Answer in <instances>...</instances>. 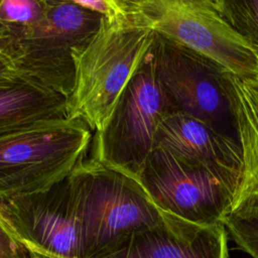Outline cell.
<instances>
[{"label":"cell","mask_w":258,"mask_h":258,"mask_svg":"<svg viewBox=\"0 0 258 258\" xmlns=\"http://www.w3.org/2000/svg\"><path fill=\"white\" fill-rule=\"evenodd\" d=\"M175 110L158 80L151 45L106 123L96 131L92 158L138 179L155 148L161 121Z\"/></svg>","instance_id":"4"},{"label":"cell","mask_w":258,"mask_h":258,"mask_svg":"<svg viewBox=\"0 0 258 258\" xmlns=\"http://www.w3.org/2000/svg\"><path fill=\"white\" fill-rule=\"evenodd\" d=\"M43 17L20 30L0 29L20 74L63 96L75 80L73 51L96 34L105 16L82 6L47 1Z\"/></svg>","instance_id":"5"},{"label":"cell","mask_w":258,"mask_h":258,"mask_svg":"<svg viewBox=\"0 0 258 258\" xmlns=\"http://www.w3.org/2000/svg\"><path fill=\"white\" fill-rule=\"evenodd\" d=\"M198 2L207 4L211 7H213L215 10H217L219 13H221V9H222V3L223 0H196Z\"/></svg>","instance_id":"20"},{"label":"cell","mask_w":258,"mask_h":258,"mask_svg":"<svg viewBox=\"0 0 258 258\" xmlns=\"http://www.w3.org/2000/svg\"><path fill=\"white\" fill-rule=\"evenodd\" d=\"M226 86L242 151L241 177L230 212L258 209V78L228 72Z\"/></svg>","instance_id":"12"},{"label":"cell","mask_w":258,"mask_h":258,"mask_svg":"<svg viewBox=\"0 0 258 258\" xmlns=\"http://www.w3.org/2000/svg\"><path fill=\"white\" fill-rule=\"evenodd\" d=\"M156 34L240 78H258V51L213 7L196 0H139L127 6Z\"/></svg>","instance_id":"6"},{"label":"cell","mask_w":258,"mask_h":258,"mask_svg":"<svg viewBox=\"0 0 258 258\" xmlns=\"http://www.w3.org/2000/svg\"><path fill=\"white\" fill-rule=\"evenodd\" d=\"M66 101L25 77L0 82V134L37 121L67 117Z\"/></svg>","instance_id":"13"},{"label":"cell","mask_w":258,"mask_h":258,"mask_svg":"<svg viewBox=\"0 0 258 258\" xmlns=\"http://www.w3.org/2000/svg\"><path fill=\"white\" fill-rule=\"evenodd\" d=\"M72 3L98 12L110 20L120 19L128 14V8L119 0H44Z\"/></svg>","instance_id":"17"},{"label":"cell","mask_w":258,"mask_h":258,"mask_svg":"<svg viewBox=\"0 0 258 258\" xmlns=\"http://www.w3.org/2000/svg\"><path fill=\"white\" fill-rule=\"evenodd\" d=\"M221 14L258 51V0H223Z\"/></svg>","instance_id":"15"},{"label":"cell","mask_w":258,"mask_h":258,"mask_svg":"<svg viewBox=\"0 0 258 258\" xmlns=\"http://www.w3.org/2000/svg\"><path fill=\"white\" fill-rule=\"evenodd\" d=\"M81 226V258H100L162 220L138 179L94 158L71 173Z\"/></svg>","instance_id":"2"},{"label":"cell","mask_w":258,"mask_h":258,"mask_svg":"<svg viewBox=\"0 0 258 258\" xmlns=\"http://www.w3.org/2000/svg\"><path fill=\"white\" fill-rule=\"evenodd\" d=\"M119 1L127 7V6H129V5H131V4H134V3L138 2L139 0H119Z\"/></svg>","instance_id":"21"},{"label":"cell","mask_w":258,"mask_h":258,"mask_svg":"<svg viewBox=\"0 0 258 258\" xmlns=\"http://www.w3.org/2000/svg\"><path fill=\"white\" fill-rule=\"evenodd\" d=\"M222 223L240 250L258 258V209L231 211Z\"/></svg>","instance_id":"14"},{"label":"cell","mask_w":258,"mask_h":258,"mask_svg":"<svg viewBox=\"0 0 258 258\" xmlns=\"http://www.w3.org/2000/svg\"><path fill=\"white\" fill-rule=\"evenodd\" d=\"M152 52L158 80L175 109L237 139L226 86L228 71L215 60L156 33Z\"/></svg>","instance_id":"7"},{"label":"cell","mask_w":258,"mask_h":258,"mask_svg":"<svg viewBox=\"0 0 258 258\" xmlns=\"http://www.w3.org/2000/svg\"><path fill=\"white\" fill-rule=\"evenodd\" d=\"M23 77L11 54L8 43L0 36V82Z\"/></svg>","instance_id":"19"},{"label":"cell","mask_w":258,"mask_h":258,"mask_svg":"<svg viewBox=\"0 0 258 258\" xmlns=\"http://www.w3.org/2000/svg\"><path fill=\"white\" fill-rule=\"evenodd\" d=\"M154 35L129 9L120 19L104 17L88 44L72 53L75 80L66 101L67 118L81 119L91 130L102 129Z\"/></svg>","instance_id":"1"},{"label":"cell","mask_w":258,"mask_h":258,"mask_svg":"<svg viewBox=\"0 0 258 258\" xmlns=\"http://www.w3.org/2000/svg\"><path fill=\"white\" fill-rule=\"evenodd\" d=\"M0 215L30 258H81L71 174L46 189L1 200Z\"/></svg>","instance_id":"9"},{"label":"cell","mask_w":258,"mask_h":258,"mask_svg":"<svg viewBox=\"0 0 258 258\" xmlns=\"http://www.w3.org/2000/svg\"><path fill=\"white\" fill-rule=\"evenodd\" d=\"M91 129L81 119L52 118L0 134V201L46 189L85 158Z\"/></svg>","instance_id":"3"},{"label":"cell","mask_w":258,"mask_h":258,"mask_svg":"<svg viewBox=\"0 0 258 258\" xmlns=\"http://www.w3.org/2000/svg\"><path fill=\"white\" fill-rule=\"evenodd\" d=\"M162 213L153 227L136 232L100 258H228L223 223L202 225Z\"/></svg>","instance_id":"10"},{"label":"cell","mask_w":258,"mask_h":258,"mask_svg":"<svg viewBox=\"0 0 258 258\" xmlns=\"http://www.w3.org/2000/svg\"><path fill=\"white\" fill-rule=\"evenodd\" d=\"M46 5L44 0H0V29L20 30L36 24Z\"/></svg>","instance_id":"16"},{"label":"cell","mask_w":258,"mask_h":258,"mask_svg":"<svg viewBox=\"0 0 258 258\" xmlns=\"http://www.w3.org/2000/svg\"><path fill=\"white\" fill-rule=\"evenodd\" d=\"M0 258H30L0 215Z\"/></svg>","instance_id":"18"},{"label":"cell","mask_w":258,"mask_h":258,"mask_svg":"<svg viewBox=\"0 0 258 258\" xmlns=\"http://www.w3.org/2000/svg\"><path fill=\"white\" fill-rule=\"evenodd\" d=\"M155 147L239 185L242 151L238 140L197 117L177 110L168 113L157 130Z\"/></svg>","instance_id":"11"},{"label":"cell","mask_w":258,"mask_h":258,"mask_svg":"<svg viewBox=\"0 0 258 258\" xmlns=\"http://www.w3.org/2000/svg\"><path fill=\"white\" fill-rule=\"evenodd\" d=\"M138 180L161 212L202 225L222 223L238 188L159 147L152 151Z\"/></svg>","instance_id":"8"}]
</instances>
